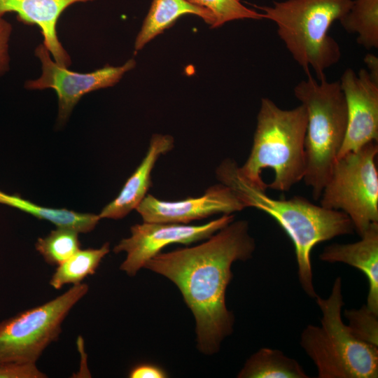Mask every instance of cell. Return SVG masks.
<instances>
[{"label": "cell", "mask_w": 378, "mask_h": 378, "mask_svg": "<svg viewBox=\"0 0 378 378\" xmlns=\"http://www.w3.org/2000/svg\"><path fill=\"white\" fill-rule=\"evenodd\" d=\"M344 316L352 333L360 340L378 347V314L366 304L360 309H345Z\"/></svg>", "instance_id": "603a6c76"}, {"label": "cell", "mask_w": 378, "mask_h": 378, "mask_svg": "<svg viewBox=\"0 0 378 378\" xmlns=\"http://www.w3.org/2000/svg\"><path fill=\"white\" fill-rule=\"evenodd\" d=\"M304 105L306 171L304 181L312 197L319 200L343 144L347 127V106L339 80H316L312 74L294 88Z\"/></svg>", "instance_id": "8992f818"}, {"label": "cell", "mask_w": 378, "mask_h": 378, "mask_svg": "<svg viewBox=\"0 0 378 378\" xmlns=\"http://www.w3.org/2000/svg\"><path fill=\"white\" fill-rule=\"evenodd\" d=\"M255 246L248 221L234 220L200 244L160 252L144 267L179 289L194 316L197 348L204 355L218 353L233 332L234 316L225 302L232 265L251 259Z\"/></svg>", "instance_id": "6da1fadb"}, {"label": "cell", "mask_w": 378, "mask_h": 378, "mask_svg": "<svg viewBox=\"0 0 378 378\" xmlns=\"http://www.w3.org/2000/svg\"><path fill=\"white\" fill-rule=\"evenodd\" d=\"M189 2L209 10L215 18L214 28L226 22L244 19L263 20L262 13L250 9L239 0H187Z\"/></svg>", "instance_id": "7402d4cb"}, {"label": "cell", "mask_w": 378, "mask_h": 378, "mask_svg": "<svg viewBox=\"0 0 378 378\" xmlns=\"http://www.w3.org/2000/svg\"><path fill=\"white\" fill-rule=\"evenodd\" d=\"M188 14L201 18L214 28L215 18L205 8L187 0H153L135 38L134 52L143 49L157 36L171 27L178 18Z\"/></svg>", "instance_id": "2e32d148"}, {"label": "cell", "mask_w": 378, "mask_h": 378, "mask_svg": "<svg viewBox=\"0 0 378 378\" xmlns=\"http://www.w3.org/2000/svg\"><path fill=\"white\" fill-rule=\"evenodd\" d=\"M110 244L104 243L98 248L79 249L62 264L57 266L49 284L55 289L66 284H78L89 275H93L102 259L109 253Z\"/></svg>", "instance_id": "d6986e66"}, {"label": "cell", "mask_w": 378, "mask_h": 378, "mask_svg": "<svg viewBox=\"0 0 378 378\" xmlns=\"http://www.w3.org/2000/svg\"><path fill=\"white\" fill-rule=\"evenodd\" d=\"M36 363H7L0 364V378H46Z\"/></svg>", "instance_id": "cb8c5ba5"}, {"label": "cell", "mask_w": 378, "mask_h": 378, "mask_svg": "<svg viewBox=\"0 0 378 378\" xmlns=\"http://www.w3.org/2000/svg\"><path fill=\"white\" fill-rule=\"evenodd\" d=\"M41 66L40 76L24 82V88L29 90L52 89L57 96V118L59 125H64L80 99L91 92L113 87L136 65L131 58L120 66L107 64L88 73H79L58 64L43 43L34 50Z\"/></svg>", "instance_id": "9c48e42d"}, {"label": "cell", "mask_w": 378, "mask_h": 378, "mask_svg": "<svg viewBox=\"0 0 378 378\" xmlns=\"http://www.w3.org/2000/svg\"><path fill=\"white\" fill-rule=\"evenodd\" d=\"M353 0H286L272 6L253 5L274 22L277 34L307 76L312 69L317 80L341 57L337 42L328 34L332 23L349 10Z\"/></svg>", "instance_id": "277c9868"}, {"label": "cell", "mask_w": 378, "mask_h": 378, "mask_svg": "<svg viewBox=\"0 0 378 378\" xmlns=\"http://www.w3.org/2000/svg\"><path fill=\"white\" fill-rule=\"evenodd\" d=\"M360 237V240L354 243H333L326 246L319 258L330 263H345L360 270L368 281L366 305L378 314V223L371 224Z\"/></svg>", "instance_id": "9a60e30c"}, {"label": "cell", "mask_w": 378, "mask_h": 378, "mask_svg": "<svg viewBox=\"0 0 378 378\" xmlns=\"http://www.w3.org/2000/svg\"><path fill=\"white\" fill-rule=\"evenodd\" d=\"M94 0H0V16L15 13L18 20L37 26L43 43L52 59L60 66L69 68L71 58L60 42L57 25L60 15L72 4Z\"/></svg>", "instance_id": "4fadbf2b"}, {"label": "cell", "mask_w": 378, "mask_h": 378, "mask_svg": "<svg viewBox=\"0 0 378 378\" xmlns=\"http://www.w3.org/2000/svg\"><path fill=\"white\" fill-rule=\"evenodd\" d=\"M377 142L337 158L319 198L320 205L344 213L360 237L378 223Z\"/></svg>", "instance_id": "52a82bcc"}, {"label": "cell", "mask_w": 378, "mask_h": 378, "mask_svg": "<svg viewBox=\"0 0 378 378\" xmlns=\"http://www.w3.org/2000/svg\"><path fill=\"white\" fill-rule=\"evenodd\" d=\"M85 283L72 285L56 298L0 322V364L36 363L44 350L57 341L62 323L88 293Z\"/></svg>", "instance_id": "ba28073f"}, {"label": "cell", "mask_w": 378, "mask_h": 378, "mask_svg": "<svg viewBox=\"0 0 378 378\" xmlns=\"http://www.w3.org/2000/svg\"><path fill=\"white\" fill-rule=\"evenodd\" d=\"M234 160H223L216 169L217 178L230 187L246 207L258 209L274 218L293 241L300 286L310 298H315L311 253L318 243L351 234L355 230L344 213L316 205L300 196L288 200L274 199L266 190L242 179Z\"/></svg>", "instance_id": "7a4b0ae2"}, {"label": "cell", "mask_w": 378, "mask_h": 378, "mask_svg": "<svg viewBox=\"0 0 378 378\" xmlns=\"http://www.w3.org/2000/svg\"><path fill=\"white\" fill-rule=\"evenodd\" d=\"M246 206L227 186L218 183L197 197L166 201L147 194L136 211L143 221L188 224L216 214H234Z\"/></svg>", "instance_id": "7c38bea8"}, {"label": "cell", "mask_w": 378, "mask_h": 378, "mask_svg": "<svg viewBox=\"0 0 378 378\" xmlns=\"http://www.w3.org/2000/svg\"><path fill=\"white\" fill-rule=\"evenodd\" d=\"M12 31L11 24L0 16V76L10 69L9 43Z\"/></svg>", "instance_id": "d4e9b609"}, {"label": "cell", "mask_w": 378, "mask_h": 378, "mask_svg": "<svg viewBox=\"0 0 378 378\" xmlns=\"http://www.w3.org/2000/svg\"><path fill=\"white\" fill-rule=\"evenodd\" d=\"M234 220V214H223L198 225L143 221L132 225L130 236L122 239L113 251L126 253L120 270L130 276H134L150 258L167 246L172 244L187 246L205 240Z\"/></svg>", "instance_id": "30bf717a"}, {"label": "cell", "mask_w": 378, "mask_h": 378, "mask_svg": "<svg viewBox=\"0 0 378 378\" xmlns=\"http://www.w3.org/2000/svg\"><path fill=\"white\" fill-rule=\"evenodd\" d=\"M321 326L307 325L300 345L316 367L318 378H377L378 347L357 338L342 319V279H335L327 298L317 295Z\"/></svg>", "instance_id": "5b68a950"}, {"label": "cell", "mask_w": 378, "mask_h": 378, "mask_svg": "<svg viewBox=\"0 0 378 378\" xmlns=\"http://www.w3.org/2000/svg\"><path fill=\"white\" fill-rule=\"evenodd\" d=\"M0 204L18 209L38 219L49 221L57 227H66L79 233L91 232L100 220L97 214L45 207L22 198L19 194H7L1 190Z\"/></svg>", "instance_id": "e0dca14e"}, {"label": "cell", "mask_w": 378, "mask_h": 378, "mask_svg": "<svg viewBox=\"0 0 378 378\" xmlns=\"http://www.w3.org/2000/svg\"><path fill=\"white\" fill-rule=\"evenodd\" d=\"M174 146L172 136L154 134L145 157L127 178L117 197L102 209L98 214L100 219H121L136 209L152 186L151 174L156 162Z\"/></svg>", "instance_id": "5bb4252c"}, {"label": "cell", "mask_w": 378, "mask_h": 378, "mask_svg": "<svg viewBox=\"0 0 378 378\" xmlns=\"http://www.w3.org/2000/svg\"><path fill=\"white\" fill-rule=\"evenodd\" d=\"M307 123L304 105L283 109L262 98L249 155L237 167L240 177L258 188L281 192L303 180Z\"/></svg>", "instance_id": "3957f363"}, {"label": "cell", "mask_w": 378, "mask_h": 378, "mask_svg": "<svg viewBox=\"0 0 378 378\" xmlns=\"http://www.w3.org/2000/svg\"><path fill=\"white\" fill-rule=\"evenodd\" d=\"M128 377L130 378H165L168 375L161 367L153 363H143L132 367Z\"/></svg>", "instance_id": "484cf974"}, {"label": "cell", "mask_w": 378, "mask_h": 378, "mask_svg": "<svg viewBox=\"0 0 378 378\" xmlns=\"http://www.w3.org/2000/svg\"><path fill=\"white\" fill-rule=\"evenodd\" d=\"M339 81L346 102L347 127L337 158L378 141V74L366 69L356 74L347 68Z\"/></svg>", "instance_id": "8fae6325"}, {"label": "cell", "mask_w": 378, "mask_h": 378, "mask_svg": "<svg viewBox=\"0 0 378 378\" xmlns=\"http://www.w3.org/2000/svg\"><path fill=\"white\" fill-rule=\"evenodd\" d=\"M77 231L57 227L44 237L38 238L35 248L46 263L58 266L80 249Z\"/></svg>", "instance_id": "44dd1931"}, {"label": "cell", "mask_w": 378, "mask_h": 378, "mask_svg": "<svg viewBox=\"0 0 378 378\" xmlns=\"http://www.w3.org/2000/svg\"><path fill=\"white\" fill-rule=\"evenodd\" d=\"M339 22L346 31L356 34L357 43L365 49L378 48V0H353Z\"/></svg>", "instance_id": "ffe728a7"}, {"label": "cell", "mask_w": 378, "mask_h": 378, "mask_svg": "<svg viewBox=\"0 0 378 378\" xmlns=\"http://www.w3.org/2000/svg\"><path fill=\"white\" fill-rule=\"evenodd\" d=\"M238 378H308L302 366L283 351L262 347L245 362Z\"/></svg>", "instance_id": "ac0fdd59"}]
</instances>
